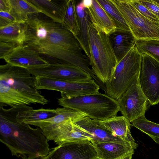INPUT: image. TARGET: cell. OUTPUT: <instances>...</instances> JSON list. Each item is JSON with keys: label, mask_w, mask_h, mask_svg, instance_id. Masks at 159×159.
Masks as SVG:
<instances>
[{"label": "cell", "mask_w": 159, "mask_h": 159, "mask_svg": "<svg viewBox=\"0 0 159 159\" xmlns=\"http://www.w3.org/2000/svg\"><path fill=\"white\" fill-rule=\"evenodd\" d=\"M25 24L24 45L36 51L49 64H70L93 75L89 58L83 54L77 39L64 25L41 13L30 15Z\"/></svg>", "instance_id": "cell-1"}, {"label": "cell", "mask_w": 159, "mask_h": 159, "mask_svg": "<svg viewBox=\"0 0 159 159\" xmlns=\"http://www.w3.org/2000/svg\"><path fill=\"white\" fill-rule=\"evenodd\" d=\"M24 108H6L0 104V141L12 156L22 159L46 156L50 149L48 140L42 130L16 119L17 112Z\"/></svg>", "instance_id": "cell-2"}, {"label": "cell", "mask_w": 159, "mask_h": 159, "mask_svg": "<svg viewBox=\"0 0 159 159\" xmlns=\"http://www.w3.org/2000/svg\"><path fill=\"white\" fill-rule=\"evenodd\" d=\"M36 78L27 69L8 63L0 65V104L15 108L47 104L48 100L36 89Z\"/></svg>", "instance_id": "cell-3"}, {"label": "cell", "mask_w": 159, "mask_h": 159, "mask_svg": "<svg viewBox=\"0 0 159 159\" xmlns=\"http://www.w3.org/2000/svg\"><path fill=\"white\" fill-rule=\"evenodd\" d=\"M88 42L91 69L105 84L111 80L118 63L108 35L91 21L89 25Z\"/></svg>", "instance_id": "cell-4"}, {"label": "cell", "mask_w": 159, "mask_h": 159, "mask_svg": "<svg viewBox=\"0 0 159 159\" xmlns=\"http://www.w3.org/2000/svg\"><path fill=\"white\" fill-rule=\"evenodd\" d=\"M58 104L86 114L89 118L103 120L116 115L120 111L118 101L106 94L98 92L90 95L57 99Z\"/></svg>", "instance_id": "cell-5"}, {"label": "cell", "mask_w": 159, "mask_h": 159, "mask_svg": "<svg viewBox=\"0 0 159 159\" xmlns=\"http://www.w3.org/2000/svg\"><path fill=\"white\" fill-rule=\"evenodd\" d=\"M142 60L135 45L118 62L111 80L105 84L107 94L117 101L140 74Z\"/></svg>", "instance_id": "cell-6"}, {"label": "cell", "mask_w": 159, "mask_h": 159, "mask_svg": "<svg viewBox=\"0 0 159 159\" xmlns=\"http://www.w3.org/2000/svg\"><path fill=\"white\" fill-rule=\"evenodd\" d=\"M128 25L136 40L159 41V23L141 13L128 0H111Z\"/></svg>", "instance_id": "cell-7"}, {"label": "cell", "mask_w": 159, "mask_h": 159, "mask_svg": "<svg viewBox=\"0 0 159 159\" xmlns=\"http://www.w3.org/2000/svg\"><path fill=\"white\" fill-rule=\"evenodd\" d=\"M35 85L38 90L59 91L61 97L71 98L93 94L98 92L100 86L93 79L85 81H70L37 76Z\"/></svg>", "instance_id": "cell-8"}, {"label": "cell", "mask_w": 159, "mask_h": 159, "mask_svg": "<svg viewBox=\"0 0 159 159\" xmlns=\"http://www.w3.org/2000/svg\"><path fill=\"white\" fill-rule=\"evenodd\" d=\"M139 75L117 100L120 111L131 123L145 116L147 109L148 100L140 86Z\"/></svg>", "instance_id": "cell-9"}, {"label": "cell", "mask_w": 159, "mask_h": 159, "mask_svg": "<svg viewBox=\"0 0 159 159\" xmlns=\"http://www.w3.org/2000/svg\"><path fill=\"white\" fill-rule=\"evenodd\" d=\"M142 54L140 86L149 103L155 105L159 103V62L147 54Z\"/></svg>", "instance_id": "cell-10"}, {"label": "cell", "mask_w": 159, "mask_h": 159, "mask_svg": "<svg viewBox=\"0 0 159 159\" xmlns=\"http://www.w3.org/2000/svg\"><path fill=\"white\" fill-rule=\"evenodd\" d=\"M27 69L35 77L75 82L87 81L93 79L80 68L69 63L50 64L43 66Z\"/></svg>", "instance_id": "cell-11"}, {"label": "cell", "mask_w": 159, "mask_h": 159, "mask_svg": "<svg viewBox=\"0 0 159 159\" xmlns=\"http://www.w3.org/2000/svg\"><path fill=\"white\" fill-rule=\"evenodd\" d=\"M74 122L72 120L70 119L59 124L40 128L48 141H52L57 145L71 141H91L92 136Z\"/></svg>", "instance_id": "cell-12"}, {"label": "cell", "mask_w": 159, "mask_h": 159, "mask_svg": "<svg viewBox=\"0 0 159 159\" xmlns=\"http://www.w3.org/2000/svg\"><path fill=\"white\" fill-rule=\"evenodd\" d=\"M47 159H98L95 149L89 140L62 143L50 150Z\"/></svg>", "instance_id": "cell-13"}, {"label": "cell", "mask_w": 159, "mask_h": 159, "mask_svg": "<svg viewBox=\"0 0 159 159\" xmlns=\"http://www.w3.org/2000/svg\"><path fill=\"white\" fill-rule=\"evenodd\" d=\"M3 59L7 63L26 69L49 64L36 51L24 44L18 46Z\"/></svg>", "instance_id": "cell-14"}, {"label": "cell", "mask_w": 159, "mask_h": 159, "mask_svg": "<svg viewBox=\"0 0 159 159\" xmlns=\"http://www.w3.org/2000/svg\"><path fill=\"white\" fill-rule=\"evenodd\" d=\"M96 151L98 159H116L134 153L135 148L127 142L91 141Z\"/></svg>", "instance_id": "cell-15"}, {"label": "cell", "mask_w": 159, "mask_h": 159, "mask_svg": "<svg viewBox=\"0 0 159 159\" xmlns=\"http://www.w3.org/2000/svg\"><path fill=\"white\" fill-rule=\"evenodd\" d=\"M100 125L113 135L132 144L136 149L138 144L133 137L130 121L123 116H113L103 120H98Z\"/></svg>", "instance_id": "cell-16"}, {"label": "cell", "mask_w": 159, "mask_h": 159, "mask_svg": "<svg viewBox=\"0 0 159 159\" xmlns=\"http://www.w3.org/2000/svg\"><path fill=\"white\" fill-rule=\"evenodd\" d=\"M108 36L118 62L135 45L136 40L130 31L116 29Z\"/></svg>", "instance_id": "cell-17"}, {"label": "cell", "mask_w": 159, "mask_h": 159, "mask_svg": "<svg viewBox=\"0 0 159 159\" xmlns=\"http://www.w3.org/2000/svg\"><path fill=\"white\" fill-rule=\"evenodd\" d=\"M74 123L92 136L91 142L126 141L113 135L101 125L98 120L86 116Z\"/></svg>", "instance_id": "cell-18"}, {"label": "cell", "mask_w": 159, "mask_h": 159, "mask_svg": "<svg viewBox=\"0 0 159 159\" xmlns=\"http://www.w3.org/2000/svg\"><path fill=\"white\" fill-rule=\"evenodd\" d=\"M40 11L53 21L63 24L67 0H29Z\"/></svg>", "instance_id": "cell-19"}, {"label": "cell", "mask_w": 159, "mask_h": 159, "mask_svg": "<svg viewBox=\"0 0 159 159\" xmlns=\"http://www.w3.org/2000/svg\"><path fill=\"white\" fill-rule=\"evenodd\" d=\"M86 8L92 23L102 32L108 35L116 29L111 18L97 0H92L91 5Z\"/></svg>", "instance_id": "cell-20"}, {"label": "cell", "mask_w": 159, "mask_h": 159, "mask_svg": "<svg viewBox=\"0 0 159 159\" xmlns=\"http://www.w3.org/2000/svg\"><path fill=\"white\" fill-rule=\"evenodd\" d=\"M56 109L57 114L54 116L43 120L25 123L40 128L49 125L59 124L70 119L72 120L75 123L87 116L85 113L71 109L63 107L57 108Z\"/></svg>", "instance_id": "cell-21"}, {"label": "cell", "mask_w": 159, "mask_h": 159, "mask_svg": "<svg viewBox=\"0 0 159 159\" xmlns=\"http://www.w3.org/2000/svg\"><path fill=\"white\" fill-rule=\"evenodd\" d=\"M76 9L79 28V34L77 39L85 55L89 59L90 54L88 42V28L90 18L86 8L84 6L82 0L76 1Z\"/></svg>", "instance_id": "cell-22"}, {"label": "cell", "mask_w": 159, "mask_h": 159, "mask_svg": "<svg viewBox=\"0 0 159 159\" xmlns=\"http://www.w3.org/2000/svg\"><path fill=\"white\" fill-rule=\"evenodd\" d=\"M26 36L25 23L16 22L0 28V41L15 43L18 45H23Z\"/></svg>", "instance_id": "cell-23"}, {"label": "cell", "mask_w": 159, "mask_h": 159, "mask_svg": "<svg viewBox=\"0 0 159 159\" xmlns=\"http://www.w3.org/2000/svg\"><path fill=\"white\" fill-rule=\"evenodd\" d=\"M11 9L10 13L16 22L25 23L30 15L40 13L38 8L29 0H10Z\"/></svg>", "instance_id": "cell-24"}, {"label": "cell", "mask_w": 159, "mask_h": 159, "mask_svg": "<svg viewBox=\"0 0 159 159\" xmlns=\"http://www.w3.org/2000/svg\"><path fill=\"white\" fill-rule=\"evenodd\" d=\"M57 114L56 109L40 108L33 109V108H25L19 110L16 118L20 123L40 120L50 118Z\"/></svg>", "instance_id": "cell-25"}, {"label": "cell", "mask_w": 159, "mask_h": 159, "mask_svg": "<svg viewBox=\"0 0 159 159\" xmlns=\"http://www.w3.org/2000/svg\"><path fill=\"white\" fill-rule=\"evenodd\" d=\"M63 25L77 39L79 34V28L76 9V1L67 0Z\"/></svg>", "instance_id": "cell-26"}, {"label": "cell", "mask_w": 159, "mask_h": 159, "mask_svg": "<svg viewBox=\"0 0 159 159\" xmlns=\"http://www.w3.org/2000/svg\"><path fill=\"white\" fill-rule=\"evenodd\" d=\"M97 0L111 18L116 29L130 31L125 21L111 0Z\"/></svg>", "instance_id": "cell-27"}, {"label": "cell", "mask_w": 159, "mask_h": 159, "mask_svg": "<svg viewBox=\"0 0 159 159\" xmlns=\"http://www.w3.org/2000/svg\"><path fill=\"white\" fill-rule=\"evenodd\" d=\"M131 123L132 125L148 135L154 142L159 144V124L148 120L145 116Z\"/></svg>", "instance_id": "cell-28"}, {"label": "cell", "mask_w": 159, "mask_h": 159, "mask_svg": "<svg viewBox=\"0 0 159 159\" xmlns=\"http://www.w3.org/2000/svg\"><path fill=\"white\" fill-rule=\"evenodd\" d=\"M135 45L141 53L147 54L159 62V41L136 40Z\"/></svg>", "instance_id": "cell-29"}, {"label": "cell", "mask_w": 159, "mask_h": 159, "mask_svg": "<svg viewBox=\"0 0 159 159\" xmlns=\"http://www.w3.org/2000/svg\"><path fill=\"white\" fill-rule=\"evenodd\" d=\"M128 0L144 16L153 21L159 23V17L143 5L139 0Z\"/></svg>", "instance_id": "cell-30"}, {"label": "cell", "mask_w": 159, "mask_h": 159, "mask_svg": "<svg viewBox=\"0 0 159 159\" xmlns=\"http://www.w3.org/2000/svg\"><path fill=\"white\" fill-rule=\"evenodd\" d=\"M18 46L13 43L0 41V58L4 59Z\"/></svg>", "instance_id": "cell-31"}, {"label": "cell", "mask_w": 159, "mask_h": 159, "mask_svg": "<svg viewBox=\"0 0 159 159\" xmlns=\"http://www.w3.org/2000/svg\"><path fill=\"white\" fill-rule=\"evenodd\" d=\"M16 22L10 12L0 11V28H4Z\"/></svg>", "instance_id": "cell-32"}, {"label": "cell", "mask_w": 159, "mask_h": 159, "mask_svg": "<svg viewBox=\"0 0 159 159\" xmlns=\"http://www.w3.org/2000/svg\"><path fill=\"white\" fill-rule=\"evenodd\" d=\"M141 3L159 17V5L154 0H139Z\"/></svg>", "instance_id": "cell-33"}, {"label": "cell", "mask_w": 159, "mask_h": 159, "mask_svg": "<svg viewBox=\"0 0 159 159\" xmlns=\"http://www.w3.org/2000/svg\"><path fill=\"white\" fill-rule=\"evenodd\" d=\"M11 9L10 0H0V11L10 12Z\"/></svg>", "instance_id": "cell-34"}, {"label": "cell", "mask_w": 159, "mask_h": 159, "mask_svg": "<svg viewBox=\"0 0 159 159\" xmlns=\"http://www.w3.org/2000/svg\"><path fill=\"white\" fill-rule=\"evenodd\" d=\"M92 0H83L82 2L83 5L85 8L90 6L92 4Z\"/></svg>", "instance_id": "cell-35"}, {"label": "cell", "mask_w": 159, "mask_h": 159, "mask_svg": "<svg viewBox=\"0 0 159 159\" xmlns=\"http://www.w3.org/2000/svg\"><path fill=\"white\" fill-rule=\"evenodd\" d=\"M133 153H130L116 159H132Z\"/></svg>", "instance_id": "cell-36"}, {"label": "cell", "mask_w": 159, "mask_h": 159, "mask_svg": "<svg viewBox=\"0 0 159 159\" xmlns=\"http://www.w3.org/2000/svg\"><path fill=\"white\" fill-rule=\"evenodd\" d=\"M47 156L43 157H36L33 158H28L23 159H47Z\"/></svg>", "instance_id": "cell-37"}, {"label": "cell", "mask_w": 159, "mask_h": 159, "mask_svg": "<svg viewBox=\"0 0 159 159\" xmlns=\"http://www.w3.org/2000/svg\"><path fill=\"white\" fill-rule=\"evenodd\" d=\"M154 0L156 3H157L159 5V0Z\"/></svg>", "instance_id": "cell-38"}, {"label": "cell", "mask_w": 159, "mask_h": 159, "mask_svg": "<svg viewBox=\"0 0 159 159\" xmlns=\"http://www.w3.org/2000/svg\"></svg>", "instance_id": "cell-39"}]
</instances>
